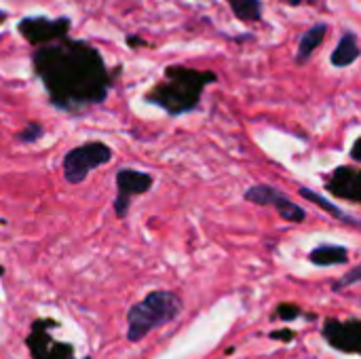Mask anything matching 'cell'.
<instances>
[{"label":"cell","instance_id":"52a82bcc","mask_svg":"<svg viewBox=\"0 0 361 359\" xmlns=\"http://www.w3.org/2000/svg\"><path fill=\"white\" fill-rule=\"evenodd\" d=\"M298 195H300L302 199H307V201H311V203L319 205V207H322L324 212H328L332 218H336V220H341V222H345V224H349V226H353V229H357V226H360V220H357L355 216L347 214L345 209H341L338 205H334V203H332V201H328L326 197H322V195H317V193L309 190L307 186H300V188H298Z\"/></svg>","mask_w":361,"mask_h":359},{"label":"cell","instance_id":"5b68a950","mask_svg":"<svg viewBox=\"0 0 361 359\" xmlns=\"http://www.w3.org/2000/svg\"><path fill=\"white\" fill-rule=\"evenodd\" d=\"M360 57V44H357V34L351 30H345V34L341 36L336 49L330 55V61L334 68H347L353 61H357Z\"/></svg>","mask_w":361,"mask_h":359},{"label":"cell","instance_id":"7c38bea8","mask_svg":"<svg viewBox=\"0 0 361 359\" xmlns=\"http://www.w3.org/2000/svg\"><path fill=\"white\" fill-rule=\"evenodd\" d=\"M286 4H292V6H300V4H311L315 0H283Z\"/></svg>","mask_w":361,"mask_h":359},{"label":"cell","instance_id":"277c9868","mask_svg":"<svg viewBox=\"0 0 361 359\" xmlns=\"http://www.w3.org/2000/svg\"><path fill=\"white\" fill-rule=\"evenodd\" d=\"M152 186V176L144 174V171H137V169H131V167H125V169H118L116 174V188H118V195L114 199V212L118 218L127 216L129 212V205H131V199L135 195H144L148 193Z\"/></svg>","mask_w":361,"mask_h":359},{"label":"cell","instance_id":"30bf717a","mask_svg":"<svg viewBox=\"0 0 361 359\" xmlns=\"http://www.w3.org/2000/svg\"><path fill=\"white\" fill-rule=\"evenodd\" d=\"M42 133H44L42 125H38V123H27L25 129L19 133V140L25 142V144H34V142H38V140L42 138Z\"/></svg>","mask_w":361,"mask_h":359},{"label":"cell","instance_id":"8992f818","mask_svg":"<svg viewBox=\"0 0 361 359\" xmlns=\"http://www.w3.org/2000/svg\"><path fill=\"white\" fill-rule=\"evenodd\" d=\"M328 34V23L319 21L315 25H311L302 36H300V42H298V51H296V63H307L311 59V55L319 49V44L324 42Z\"/></svg>","mask_w":361,"mask_h":359},{"label":"cell","instance_id":"8fae6325","mask_svg":"<svg viewBox=\"0 0 361 359\" xmlns=\"http://www.w3.org/2000/svg\"><path fill=\"white\" fill-rule=\"evenodd\" d=\"M360 279H361V269H360V267H355V269H353V271H351V273H349L347 277H343V279H341V281H338V284L334 286V290L338 292L341 288H349V286L357 284Z\"/></svg>","mask_w":361,"mask_h":359},{"label":"cell","instance_id":"9c48e42d","mask_svg":"<svg viewBox=\"0 0 361 359\" xmlns=\"http://www.w3.org/2000/svg\"><path fill=\"white\" fill-rule=\"evenodd\" d=\"M235 17L243 23H254L262 19V0H226Z\"/></svg>","mask_w":361,"mask_h":359},{"label":"cell","instance_id":"7a4b0ae2","mask_svg":"<svg viewBox=\"0 0 361 359\" xmlns=\"http://www.w3.org/2000/svg\"><path fill=\"white\" fill-rule=\"evenodd\" d=\"M112 159V150L102 142H89L68 150L63 157V176L70 184H82L87 176L106 165Z\"/></svg>","mask_w":361,"mask_h":359},{"label":"cell","instance_id":"ba28073f","mask_svg":"<svg viewBox=\"0 0 361 359\" xmlns=\"http://www.w3.org/2000/svg\"><path fill=\"white\" fill-rule=\"evenodd\" d=\"M309 258L317 267H336L349 260V250L343 245H319L309 254Z\"/></svg>","mask_w":361,"mask_h":359},{"label":"cell","instance_id":"6da1fadb","mask_svg":"<svg viewBox=\"0 0 361 359\" xmlns=\"http://www.w3.org/2000/svg\"><path fill=\"white\" fill-rule=\"evenodd\" d=\"M182 313V300L167 290L150 292L144 300L135 303L127 311V341L140 343L152 330L173 322Z\"/></svg>","mask_w":361,"mask_h":359},{"label":"cell","instance_id":"3957f363","mask_svg":"<svg viewBox=\"0 0 361 359\" xmlns=\"http://www.w3.org/2000/svg\"><path fill=\"white\" fill-rule=\"evenodd\" d=\"M245 201L256 203V205L275 207L277 214L288 222H302L307 218V212L300 205H296L286 193H281L279 188H275L271 184H254L252 188H247Z\"/></svg>","mask_w":361,"mask_h":359}]
</instances>
